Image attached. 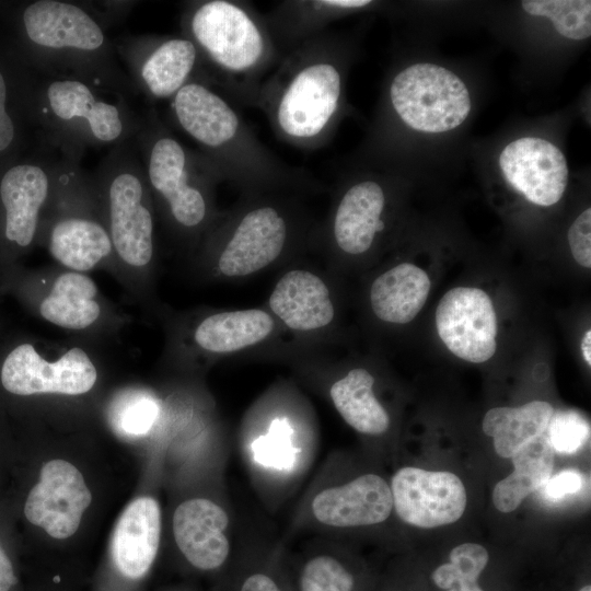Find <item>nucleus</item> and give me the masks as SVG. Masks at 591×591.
<instances>
[{"mask_svg": "<svg viewBox=\"0 0 591 591\" xmlns=\"http://www.w3.org/2000/svg\"><path fill=\"white\" fill-rule=\"evenodd\" d=\"M339 57L335 39L324 31L283 55L264 81L255 107L281 141L302 150L324 147L343 104Z\"/></svg>", "mask_w": 591, "mask_h": 591, "instance_id": "1", "label": "nucleus"}, {"mask_svg": "<svg viewBox=\"0 0 591 591\" xmlns=\"http://www.w3.org/2000/svg\"><path fill=\"white\" fill-rule=\"evenodd\" d=\"M181 27L199 53V80L255 106L262 84L283 57L264 15L241 1H190Z\"/></svg>", "mask_w": 591, "mask_h": 591, "instance_id": "2", "label": "nucleus"}, {"mask_svg": "<svg viewBox=\"0 0 591 591\" xmlns=\"http://www.w3.org/2000/svg\"><path fill=\"white\" fill-rule=\"evenodd\" d=\"M176 126L199 148L221 178L254 190L310 183L254 135L231 102L212 85L192 80L171 100Z\"/></svg>", "mask_w": 591, "mask_h": 591, "instance_id": "3", "label": "nucleus"}, {"mask_svg": "<svg viewBox=\"0 0 591 591\" xmlns=\"http://www.w3.org/2000/svg\"><path fill=\"white\" fill-rule=\"evenodd\" d=\"M30 92L32 115L44 141L81 157L86 148L111 149L134 139L144 117L124 92L86 78L38 72Z\"/></svg>", "mask_w": 591, "mask_h": 591, "instance_id": "4", "label": "nucleus"}, {"mask_svg": "<svg viewBox=\"0 0 591 591\" xmlns=\"http://www.w3.org/2000/svg\"><path fill=\"white\" fill-rule=\"evenodd\" d=\"M21 27L38 72L86 78L127 95L137 92L118 65L106 23L91 5L32 1L21 13Z\"/></svg>", "mask_w": 591, "mask_h": 591, "instance_id": "5", "label": "nucleus"}, {"mask_svg": "<svg viewBox=\"0 0 591 591\" xmlns=\"http://www.w3.org/2000/svg\"><path fill=\"white\" fill-rule=\"evenodd\" d=\"M392 513L390 482L375 472L343 477L333 454L322 463L297 502L282 540L299 534L334 540L383 524Z\"/></svg>", "mask_w": 591, "mask_h": 591, "instance_id": "6", "label": "nucleus"}, {"mask_svg": "<svg viewBox=\"0 0 591 591\" xmlns=\"http://www.w3.org/2000/svg\"><path fill=\"white\" fill-rule=\"evenodd\" d=\"M149 192L165 208L171 221L185 231L198 230L210 218V192L221 178L199 153L182 143L154 111L135 137Z\"/></svg>", "mask_w": 591, "mask_h": 591, "instance_id": "7", "label": "nucleus"}, {"mask_svg": "<svg viewBox=\"0 0 591 591\" xmlns=\"http://www.w3.org/2000/svg\"><path fill=\"white\" fill-rule=\"evenodd\" d=\"M93 176L114 251L131 267L147 266L153 257L154 221L135 138L111 149Z\"/></svg>", "mask_w": 591, "mask_h": 591, "instance_id": "8", "label": "nucleus"}, {"mask_svg": "<svg viewBox=\"0 0 591 591\" xmlns=\"http://www.w3.org/2000/svg\"><path fill=\"white\" fill-rule=\"evenodd\" d=\"M390 102L412 129L444 132L460 126L471 111L465 83L447 68L432 63L406 67L391 81Z\"/></svg>", "mask_w": 591, "mask_h": 591, "instance_id": "9", "label": "nucleus"}, {"mask_svg": "<svg viewBox=\"0 0 591 591\" xmlns=\"http://www.w3.org/2000/svg\"><path fill=\"white\" fill-rule=\"evenodd\" d=\"M115 50L137 91L152 101L171 100L189 81L199 80V53L184 35L130 37Z\"/></svg>", "mask_w": 591, "mask_h": 591, "instance_id": "10", "label": "nucleus"}, {"mask_svg": "<svg viewBox=\"0 0 591 591\" xmlns=\"http://www.w3.org/2000/svg\"><path fill=\"white\" fill-rule=\"evenodd\" d=\"M291 235L289 215L280 205L260 201L247 205L223 239L218 268L227 277H245L274 263Z\"/></svg>", "mask_w": 591, "mask_h": 591, "instance_id": "11", "label": "nucleus"}, {"mask_svg": "<svg viewBox=\"0 0 591 591\" xmlns=\"http://www.w3.org/2000/svg\"><path fill=\"white\" fill-rule=\"evenodd\" d=\"M62 152L50 144L44 157L9 166L0 177L4 237L30 246L38 231L40 213L51 199Z\"/></svg>", "mask_w": 591, "mask_h": 591, "instance_id": "12", "label": "nucleus"}, {"mask_svg": "<svg viewBox=\"0 0 591 591\" xmlns=\"http://www.w3.org/2000/svg\"><path fill=\"white\" fill-rule=\"evenodd\" d=\"M393 511L404 523L433 529L456 522L466 508V490L451 472L398 468L390 480Z\"/></svg>", "mask_w": 591, "mask_h": 591, "instance_id": "13", "label": "nucleus"}, {"mask_svg": "<svg viewBox=\"0 0 591 591\" xmlns=\"http://www.w3.org/2000/svg\"><path fill=\"white\" fill-rule=\"evenodd\" d=\"M172 531L178 551L199 570H218L234 553V513L215 498L183 500L173 512Z\"/></svg>", "mask_w": 591, "mask_h": 591, "instance_id": "14", "label": "nucleus"}, {"mask_svg": "<svg viewBox=\"0 0 591 591\" xmlns=\"http://www.w3.org/2000/svg\"><path fill=\"white\" fill-rule=\"evenodd\" d=\"M436 326L445 347L465 361L486 362L496 352V311L489 296L479 288L449 290L437 306Z\"/></svg>", "mask_w": 591, "mask_h": 591, "instance_id": "15", "label": "nucleus"}, {"mask_svg": "<svg viewBox=\"0 0 591 591\" xmlns=\"http://www.w3.org/2000/svg\"><path fill=\"white\" fill-rule=\"evenodd\" d=\"M97 371L80 347H73L56 361H46L31 344L15 347L1 368L3 387L15 395L55 393L80 395L95 384Z\"/></svg>", "mask_w": 591, "mask_h": 591, "instance_id": "16", "label": "nucleus"}, {"mask_svg": "<svg viewBox=\"0 0 591 591\" xmlns=\"http://www.w3.org/2000/svg\"><path fill=\"white\" fill-rule=\"evenodd\" d=\"M91 500L79 470L67 461L53 460L42 467L39 482L27 496L24 514L50 536L67 538L78 530Z\"/></svg>", "mask_w": 591, "mask_h": 591, "instance_id": "17", "label": "nucleus"}, {"mask_svg": "<svg viewBox=\"0 0 591 591\" xmlns=\"http://www.w3.org/2000/svg\"><path fill=\"white\" fill-rule=\"evenodd\" d=\"M499 165L508 184L538 206L557 204L568 184L564 153L542 138L523 137L510 142L499 155Z\"/></svg>", "mask_w": 591, "mask_h": 591, "instance_id": "18", "label": "nucleus"}, {"mask_svg": "<svg viewBox=\"0 0 591 591\" xmlns=\"http://www.w3.org/2000/svg\"><path fill=\"white\" fill-rule=\"evenodd\" d=\"M386 205L383 186L372 178L350 184L335 207L331 234L335 245L349 255L368 252L376 234L384 230Z\"/></svg>", "mask_w": 591, "mask_h": 591, "instance_id": "19", "label": "nucleus"}, {"mask_svg": "<svg viewBox=\"0 0 591 591\" xmlns=\"http://www.w3.org/2000/svg\"><path fill=\"white\" fill-rule=\"evenodd\" d=\"M161 509L151 497L131 501L120 514L112 537V556L118 570L130 579L144 576L159 551Z\"/></svg>", "mask_w": 591, "mask_h": 591, "instance_id": "20", "label": "nucleus"}, {"mask_svg": "<svg viewBox=\"0 0 591 591\" xmlns=\"http://www.w3.org/2000/svg\"><path fill=\"white\" fill-rule=\"evenodd\" d=\"M269 306L289 328L299 332L323 328L335 314L326 283L303 269L289 270L278 280Z\"/></svg>", "mask_w": 591, "mask_h": 591, "instance_id": "21", "label": "nucleus"}, {"mask_svg": "<svg viewBox=\"0 0 591 591\" xmlns=\"http://www.w3.org/2000/svg\"><path fill=\"white\" fill-rule=\"evenodd\" d=\"M370 0H291L277 3L264 14L270 34L282 55L310 37L326 31L335 19L368 8Z\"/></svg>", "mask_w": 591, "mask_h": 591, "instance_id": "22", "label": "nucleus"}, {"mask_svg": "<svg viewBox=\"0 0 591 591\" xmlns=\"http://www.w3.org/2000/svg\"><path fill=\"white\" fill-rule=\"evenodd\" d=\"M47 239L53 257L79 273L92 269L114 250L107 227L84 212L61 213Z\"/></svg>", "mask_w": 591, "mask_h": 591, "instance_id": "23", "label": "nucleus"}, {"mask_svg": "<svg viewBox=\"0 0 591 591\" xmlns=\"http://www.w3.org/2000/svg\"><path fill=\"white\" fill-rule=\"evenodd\" d=\"M429 291L430 279L427 273L414 264L402 263L373 281L370 304L381 321L406 324L420 312Z\"/></svg>", "mask_w": 591, "mask_h": 591, "instance_id": "24", "label": "nucleus"}, {"mask_svg": "<svg viewBox=\"0 0 591 591\" xmlns=\"http://www.w3.org/2000/svg\"><path fill=\"white\" fill-rule=\"evenodd\" d=\"M374 382L368 370L355 368L328 389L329 398L346 424L368 437H381L391 426L387 410L375 396Z\"/></svg>", "mask_w": 591, "mask_h": 591, "instance_id": "25", "label": "nucleus"}, {"mask_svg": "<svg viewBox=\"0 0 591 591\" xmlns=\"http://www.w3.org/2000/svg\"><path fill=\"white\" fill-rule=\"evenodd\" d=\"M273 328V317L259 309L219 312L200 322L194 339L206 351L229 354L260 343Z\"/></svg>", "mask_w": 591, "mask_h": 591, "instance_id": "26", "label": "nucleus"}, {"mask_svg": "<svg viewBox=\"0 0 591 591\" xmlns=\"http://www.w3.org/2000/svg\"><path fill=\"white\" fill-rule=\"evenodd\" d=\"M545 432L513 454V472L494 487L493 503L500 512H512L549 479L554 452Z\"/></svg>", "mask_w": 591, "mask_h": 591, "instance_id": "27", "label": "nucleus"}, {"mask_svg": "<svg viewBox=\"0 0 591 591\" xmlns=\"http://www.w3.org/2000/svg\"><path fill=\"white\" fill-rule=\"evenodd\" d=\"M96 293V285L89 276L66 271L54 281L49 294L39 305V313L47 322L59 327L84 329L101 314Z\"/></svg>", "mask_w": 591, "mask_h": 591, "instance_id": "28", "label": "nucleus"}, {"mask_svg": "<svg viewBox=\"0 0 591 591\" xmlns=\"http://www.w3.org/2000/svg\"><path fill=\"white\" fill-rule=\"evenodd\" d=\"M553 414V406L545 401H532L518 407H495L485 414L482 429L493 438L496 453L508 459L544 433Z\"/></svg>", "mask_w": 591, "mask_h": 591, "instance_id": "29", "label": "nucleus"}, {"mask_svg": "<svg viewBox=\"0 0 591 591\" xmlns=\"http://www.w3.org/2000/svg\"><path fill=\"white\" fill-rule=\"evenodd\" d=\"M298 591H358L359 576L334 540L311 537L300 554Z\"/></svg>", "mask_w": 591, "mask_h": 591, "instance_id": "30", "label": "nucleus"}, {"mask_svg": "<svg viewBox=\"0 0 591 591\" xmlns=\"http://www.w3.org/2000/svg\"><path fill=\"white\" fill-rule=\"evenodd\" d=\"M489 563V553L480 544L462 543L449 554L448 561L437 566L430 579L440 591H485L479 583Z\"/></svg>", "mask_w": 591, "mask_h": 591, "instance_id": "31", "label": "nucleus"}, {"mask_svg": "<svg viewBox=\"0 0 591 591\" xmlns=\"http://www.w3.org/2000/svg\"><path fill=\"white\" fill-rule=\"evenodd\" d=\"M523 10L534 16L549 19L556 31L570 39L591 35V1L589 0H524Z\"/></svg>", "mask_w": 591, "mask_h": 591, "instance_id": "32", "label": "nucleus"}, {"mask_svg": "<svg viewBox=\"0 0 591 591\" xmlns=\"http://www.w3.org/2000/svg\"><path fill=\"white\" fill-rule=\"evenodd\" d=\"M253 543L245 552L247 570L242 573L236 591H288L275 570L283 551V540L274 545L265 541Z\"/></svg>", "mask_w": 591, "mask_h": 591, "instance_id": "33", "label": "nucleus"}, {"mask_svg": "<svg viewBox=\"0 0 591 591\" xmlns=\"http://www.w3.org/2000/svg\"><path fill=\"white\" fill-rule=\"evenodd\" d=\"M159 415L157 401L144 392H127L119 396L111 410L115 431L124 437H141L155 422Z\"/></svg>", "mask_w": 591, "mask_h": 591, "instance_id": "34", "label": "nucleus"}, {"mask_svg": "<svg viewBox=\"0 0 591 591\" xmlns=\"http://www.w3.org/2000/svg\"><path fill=\"white\" fill-rule=\"evenodd\" d=\"M546 430L552 448L567 454L577 452L590 433L589 424L576 412L553 414Z\"/></svg>", "mask_w": 591, "mask_h": 591, "instance_id": "35", "label": "nucleus"}, {"mask_svg": "<svg viewBox=\"0 0 591 591\" xmlns=\"http://www.w3.org/2000/svg\"><path fill=\"white\" fill-rule=\"evenodd\" d=\"M568 242L575 260L591 267V209H586L577 217L568 231Z\"/></svg>", "mask_w": 591, "mask_h": 591, "instance_id": "36", "label": "nucleus"}, {"mask_svg": "<svg viewBox=\"0 0 591 591\" xmlns=\"http://www.w3.org/2000/svg\"><path fill=\"white\" fill-rule=\"evenodd\" d=\"M4 71L0 67V153H4L16 139V127L8 109V83Z\"/></svg>", "mask_w": 591, "mask_h": 591, "instance_id": "37", "label": "nucleus"}, {"mask_svg": "<svg viewBox=\"0 0 591 591\" xmlns=\"http://www.w3.org/2000/svg\"><path fill=\"white\" fill-rule=\"evenodd\" d=\"M544 485L547 497L557 500L568 494L577 493L581 488L582 479L578 472L567 470L556 474Z\"/></svg>", "mask_w": 591, "mask_h": 591, "instance_id": "38", "label": "nucleus"}, {"mask_svg": "<svg viewBox=\"0 0 591 591\" xmlns=\"http://www.w3.org/2000/svg\"><path fill=\"white\" fill-rule=\"evenodd\" d=\"M15 582L13 566L0 546V591H9Z\"/></svg>", "mask_w": 591, "mask_h": 591, "instance_id": "39", "label": "nucleus"}, {"mask_svg": "<svg viewBox=\"0 0 591 591\" xmlns=\"http://www.w3.org/2000/svg\"><path fill=\"white\" fill-rule=\"evenodd\" d=\"M591 331H587L581 340V351L586 362L591 364Z\"/></svg>", "mask_w": 591, "mask_h": 591, "instance_id": "40", "label": "nucleus"}, {"mask_svg": "<svg viewBox=\"0 0 591 591\" xmlns=\"http://www.w3.org/2000/svg\"><path fill=\"white\" fill-rule=\"evenodd\" d=\"M578 591H591V586H590V583H586V584L582 586Z\"/></svg>", "mask_w": 591, "mask_h": 591, "instance_id": "41", "label": "nucleus"}]
</instances>
